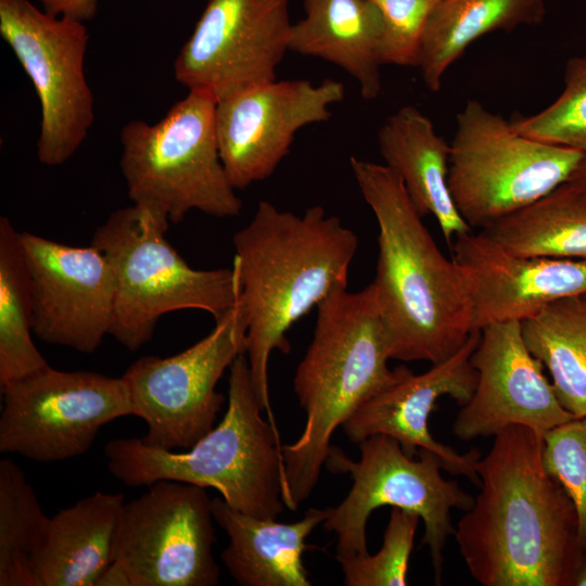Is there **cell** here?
<instances>
[{"mask_svg":"<svg viewBox=\"0 0 586 586\" xmlns=\"http://www.w3.org/2000/svg\"><path fill=\"white\" fill-rule=\"evenodd\" d=\"M289 0H207L175 62L176 80L216 102L276 80L289 51Z\"/></svg>","mask_w":586,"mask_h":586,"instance_id":"5bb4252c","label":"cell"},{"mask_svg":"<svg viewBox=\"0 0 586 586\" xmlns=\"http://www.w3.org/2000/svg\"><path fill=\"white\" fill-rule=\"evenodd\" d=\"M480 336L481 330H473L455 354L422 373L399 366L398 378L364 402L341 425L347 438L359 444L369 436L384 434L395 438L410 457H416L419 449L431 450L440 458L443 470L480 486L476 463L481 451L473 448L460 454L434 440L428 426L441 397L449 396L460 406L472 397L477 373L471 355Z\"/></svg>","mask_w":586,"mask_h":586,"instance_id":"ac0fdd59","label":"cell"},{"mask_svg":"<svg viewBox=\"0 0 586 586\" xmlns=\"http://www.w3.org/2000/svg\"><path fill=\"white\" fill-rule=\"evenodd\" d=\"M573 585L586 586V553H584L582 563L575 574Z\"/></svg>","mask_w":586,"mask_h":586,"instance_id":"d590c367","label":"cell"},{"mask_svg":"<svg viewBox=\"0 0 586 586\" xmlns=\"http://www.w3.org/2000/svg\"><path fill=\"white\" fill-rule=\"evenodd\" d=\"M345 97L341 81L272 80L216 103L220 158L235 190L269 178L286 156L297 130L331 117Z\"/></svg>","mask_w":586,"mask_h":586,"instance_id":"9a60e30c","label":"cell"},{"mask_svg":"<svg viewBox=\"0 0 586 586\" xmlns=\"http://www.w3.org/2000/svg\"><path fill=\"white\" fill-rule=\"evenodd\" d=\"M543 457L547 471L574 507L578 545L586 553V417L574 418L546 432Z\"/></svg>","mask_w":586,"mask_h":586,"instance_id":"4dcf8cb0","label":"cell"},{"mask_svg":"<svg viewBox=\"0 0 586 586\" xmlns=\"http://www.w3.org/2000/svg\"><path fill=\"white\" fill-rule=\"evenodd\" d=\"M479 231L515 255L586 259V190L569 180Z\"/></svg>","mask_w":586,"mask_h":586,"instance_id":"d4e9b609","label":"cell"},{"mask_svg":"<svg viewBox=\"0 0 586 586\" xmlns=\"http://www.w3.org/2000/svg\"><path fill=\"white\" fill-rule=\"evenodd\" d=\"M229 370L224 418L191 448L177 453L141 438H115L104 446L107 467L130 487L161 480L211 487L244 513L277 520L284 510L282 445L276 425L262 416L246 355H239Z\"/></svg>","mask_w":586,"mask_h":586,"instance_id":"5b68a950","label":"cell"},{"mask_svg":"<svg viewBox=\"0 0 586 586\" xmlns=\"http://www.w3.org/2000/svg\"><path fill=\"white\" fill-rule=\"evenodd\" d=\"M420 515L392 507L383 544L375 555L336 558L346 586H406Z\"/></svg>","mask_w":586,"mask_h":586,"instance_id":"f546056e","label":"cell"},{"mask_svg":"<svg viewBox=\"0 0 586 586\" xmlns=\"http://www.w3.org/2000/svg\"><path fill=\"white\" fill-rule=\"evenodd\" d=\"M378 145L384 165L402 179L418 213L436 219L449 246L458 234L472 230L449 192L450 143L426 115L412 105L400 107L380 127Z\"/></svg>","mask_w":586,"mask_h":586,"instance_id":"7402d4cb","label":"cell"},{"mask_svg":"<svg viewBox=\"0 0 586 586\" xmlns=\"http://www.w3.org/2000/svg\"><path fill=\"white\" fill-rule=\"evenodd\" d=\"M316 308L314 336L293 380L304 430L281 446L282 500L293 511L313 493L335 429L399 374V367H387V333L371 283L357 292L335 290Z\"/></svg>","mask_w":586,"mask_h":586,"instance_id":"277c9868","label":"cell"},{"mask_svg":"<svg viewBox=\"0 0 586 586\" xmlns=\"http://www.w3.org/2000/svg\"><path fill=\"white\" fill-rule=\"evenodd\" d=\"M476 472L480 493L454 533L471 576L483 586L573 585L584 557L576 514L545 467L543 436L506 428Z\"/></svg>","mask_w":586,"mask_h":586,"instance_id":"6da1fadb","label":"cell"},{"mask_svg":"<svg viewBox=\"0 0 586 586\" xmlns=\"http://www.w3.org/2000/svg\"><path fill=\"white\" fill-rule=\"evenodd\" d=\"M305 16L292 24L289 50L332 63L359 85L365 100L382 91L383 20L371 0H303Z\"/></svg>","mask_w":586,"mask_h":586,"instance_id":"603a6c76","label":"cell"},{"mask_svg":"<svg viewBox=\"0 0 586 586\" xmlns=\"http://www.w3.org/2000/svg\"><path fill=\"white\" fill-rule=\"evenodd\" d=\"M570 180L586 190V154L578 168L576 169L575 174Z\"/></svg>","mask_w":586,"mask_h":586,"instance_id":"e575fe53","label":"cell"},{"mask_svg":"<svg viewBox=\"0 0 586 586\" xmlns=\"http://www.w3.org/2000/svg\"><path fill=\"white\" fill-rule=\"evenodd\" d=\"M359 445L357 461L331 446L324 466L334 473H348L353 480L344 500L324 520V531L336 534L335 558L368 553L366 524L372 511L392 506L416 512L424 523L422 544L430 550L434 582L443 575L444 549L455 533L451 509L469 510L474 498L457 481L445 480L440 458L428 449L408 456L393 437L375 434Z\"/></svg>","mask_w":586,"mask_h":586,"instance_id":"9c48e42d","label":"cell"},{"mask_svg":"<svg viewBox=\"0 0 586 586\" xmlns=\"http://www.w3.org/2000/svg\"><path fill=\"white\" fill-rule=\"evenodd\" d=\"M49 518L23 470L0 461V586H33L30 558Z\"/></svg>","mask_w":586,"mask_h":586,"instance_id":"83f0119b","label":"cell"},{"mask_svg":"<svg viewBox=\"0 0 586 586\" xmlns=\"http://www.w3.org/2000/svg\"><path fill=\"white\" fill-rule=\"evenodd\" d=\"M585 154L525 137L469 100L456 115L449 192L468 226L483 230L568 182Z\"/></svg>","mask_w":586,"mask_h":586,"instance_id":"ba28073f","label":"cell"},{"mask_svg":"<svg viewBox=\"0 0 586 586\" xmlns=\"http://www.w3.org/2000/svg\"><path fill=\"white\" fill-rule=\"evenodd\" d=\"M212 500L206 488L169 480L125 502L114 561L131 586H215L219 582Z\"/></svg>","mask_w":586,"mask_h":586,"instance_id":"4fadbf2b","label":"cell"},{"mask_svg":"<svg viewBox=\"0 0 586 586\" xmlns=\"http://www.w3.org/2000/svg\"><path fill=\"white\" fill-rule=\"evenodd\" d=\"M169 225L162 214L132 203L111 213L91 239L115 280L110 335L129 351L153 337L165 314L200 309L217 320L239 302L235 262L230 268H192L166 239Z\"/></svg>","mask_w":586,"mask_h":586,"instance_id":"8992f818","label":"cell"},{"mask_svg":"<svg viewBox=\"0 0 586 586\" xmlns=\"http://www.w3.org/2000/svg\"><path fill=\"white\" fill-rule=\"evenodd\" d=\"M94 585L100 586H131L125 569L113 561L98 577Z\"/></svg>","mask_w":586,"mask_h":586,"instance_id":"836d02e7","label":"cell"},{"mask_svg":"<svg viewBox=\"0 0 586 586\" xmlns=\"http://www.w3.org/2000/svg\"><path fill=\"white\" fill-rule=\"evenodd\" d=\"M0 35L29 77L40 104L37 157L47 166L67 162L94 122L85 74L89 34L84 22L55 16L28 0H0Z\"/></svg>","mask_w":586,"mask_h":586,"instance_id":"30bf717a","label":"cell"},{"mask_svg":"<svg viewBox=\"0 0 586 586\" xmlns=\"http://www.w3.org/2000/svg\"><path fill=\"white\" fill-rule=\"evenodd\" d=\"M586 295V294H585Z\"/></svg>","mask_w":586,"mask_h":586,"instance_id":"8d00e7d4","label":"cell"},{"mask_svg":"<svg viewBox=\"0 0 586 586\" xmlns=\"http://www.w3.org/2000/svg\"><path fill=\"white\" fill-rule=\"evenodd\" d=\"M34 292V334L84 354L98 349L113 318L112 267L93 245L73 246L20 231Z\"/></svg>","mask_w":586,"mask_h":586,"instance_id":"2e32d148","label":"cell"},{"mask_svg":"<svg viewBox=\"0 0 586 586\" xmlns=\"http://www.w3.org/2000/svg\"><path fill=\"white\" fill-rule=\"evenodd\" d=\"M383 20V65L418 67L428 22L442 0H371Z\"/></svg>","mask_w":586,"mask_h":586,"instance_id":"1f68e13d","label":"cell"},{"mask_svg":"<svg viewBox=\"0 0 586 586\" xmlns=\"http://www.w3.org/2000/svg\"><path fill=\"white\" fill-rule=\"evenodd\" d=\"M33 281L20 231L0 217V385L49 366L36 347Z\"/></svg>","mask_w":586,"mask_h":586,"instance_id":"4316f807","label":"cell"},{"mask_svg":"<svg viewBox=\"0 0 586 586\" xmlns=\"http://www.w3.org/2000/svg\"><path fill=\"white\" fill-rule=\"evenodd\" d=\"M471 364L477 380L472 397L453 423L458 438L495 436L517 424L544 436L574 419L558 400L543 364L527 349L519 321L482 328Z\"/></svg>","mask_w":586,"mask_h":586,"instance_id":"e0dca14e","label":"cell"},{"mask_svg":"<svg viewBox=\"0 0 586 586\" xmlns=\"http://www.w3.org/2000/svg\"><path fill=\"white\" fill-rule=\"evenodd\" d=\"M510 123L525 137L586 153V55L566 62L564 88L551 104Z\"/></svg>","mask_w":586,"mask_h":586,"instance_id":"f1b7e54d","label":"cell"},{"mask_svg":"<svg viewBox=\"0 0 586 586\" xmlns=\"http://www.w3.org/2000/svg\"><path fill=\"white\" fill-rule=\"evenodd\" d=\"M125 497L95 492L49 518L30 558L33 586H94L114 561Z\"/></svg>","mask_w":586,"mask_h":586,"instance_id":"ffe728a7","label":"cell"},{"mask_svg":"<svg viewBox=\"0 0 586 586\" xmlns=\"http://www.w3.org/2000/svg\"><path fill=\"white\" fill-rule=\"evenodd\" d=\"M246 353V323L238 304L215 320L214 329L168 357L143 356L122 378L132 415L148 425L141 438L161 449H189L215 426L225 403L216 385L235 358Z\"/></svg>","mask_w":586,"mask_h":586,"instance_id":"8fae6325","label":"cell"},{"mask_svg":"<svg viewBox=\"0 0 586 586\" xmlns=\"http://www.w3.org/2000/svg\"><path fill=\"white\" fill-rule=\"evenodd\" d=\"M213 517L229 544L221 560L241 586H310L303 553L307 536L323 523L331 508H310L294 523L244 513L222 498L212 500Z\"/></svg>","mask_w":586,"mask_h":586,"instance_id":"44dd1931","label":"cell"},{"mask_svg":"<svg viewBox=\"0 0 586 586\" xmlns=\"http://www.w3.org/2000/svg\"><path fill=\"white\" fill-rule=\"evenodd\" d=\"M520 323L562 407L574 418L586 417V295L557 300Z\"/></svg>","mask_w":586,"mask_h":586,"instance_id":"484cf974","label":"cell"},{"mask_svg":"<svg viewBox=\"0 0 586 586\" xmlns=\"http://www.w3.org/2000/svg\"><path fill=\"white\" fill-rule=\"evenodd\" d=\"M44 12L55 16H69L80 22L92 20L99 0H37Z\"/></svg>","mask_w":586,"mask_h":586,"instance_id":"d6a6232c","label":"cell"},{"mask_svg":"<svg viewBox=\"0 0 586 586\" xmlns=\"http://www.w3.org/2000/svg\"><path fill=\"white\" fill-rule=\"evenodd\" d=\"M349 165L378 224V258L371 284L391 359L441 362L473 331L466 276L440 251L392 169L356 156L349 157Z\"/></svg>","mask_w":586,"mask_h":586,"instance_id":"3957f363","label":"cell"},{"mask_svg":"<svg viewBox=\"0 0 586 586\" xmlns=\"http://www.w3.org/2000/svg\"><path fill=\"white\" fill-rule=\"evenodd\" d=\"M451 247L469 285L473 330L521 322L549 303L586 294V259L515 255L472 230Z\"/></svg>","mask_w":586,"mask_h":586,"instance_id":"d6986e66","label":"cell"},{"mask_svg":"<svg viewBox=\"0 0 586 586\" xmlns=\"http://www.w3.org/2000/svg\"><path fill=\"white\" fill-rule=\"evenodd\" d=\"M239 270V306L246 323V357L269 421L270 354L291 349L290 328L335 290L347 288L358 238L320 205L303 215L260 201L232 237Z\"/></svg>","mask_w":586,"mask_h":586,"instance_id":"7a4b0ae2","label":"cell"},{"mask_svg":"<svg viewBox=\"0 0 586 586\" xmlns=\"http://www.w3.org/2000/svg\"><path fill=\"white\" fill-rule=\"evenodd\" d=\"M0 451L37 462L84 455L106 423L132 415L120 378L48 366L1 387Z\"/></svg>","mask_w":586,"mask_h":586,"instance_id":"7c38bea8","label":"cell"},{"mask_svg":"<svg viewBox=\"0 0 586 586\" xmlns=\"http://www.w3.org/2000/svg\"><path fill=\"white\" fill-rule=\"evenodd\" d=\"M216 101L189 91L155 124L127 123L120 132V170L133 204L178 225L192 211L237 217L242 201L222 165Z\"/></svg>","mask_w":586,"mask_h":586,"instance_id":"52a82bcc","label":"cell"},{"mask_svg":"<svg viewBox=\"0 0 586 586\" xmlns=\"http://www.w3.org/2000/svg\"><path fill=\"white\" fill-rule=\"evenodd\" d=\"M544 0H442L425 27L419 55L421 77L436 92L446 71L482 36L544 21Z\"/></svg>","mask_w":586,"mask_h":586,"instance_id":"cb8c5ba5","label":"cell"}]
</instances>
